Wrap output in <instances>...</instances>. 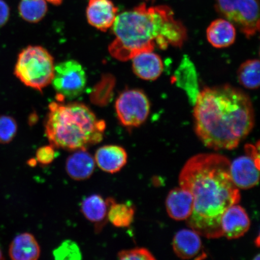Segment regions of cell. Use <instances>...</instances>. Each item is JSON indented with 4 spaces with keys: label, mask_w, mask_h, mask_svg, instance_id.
Returning <instances> with one entry per match:
<instances>
[{
    "label": "cell",
    "mask_w": 260,
    "mask_h": 260,
    "mask_svg": "<svg viewBox=\"0 0 260 260\" xmlns=\"http://www.w3.org/2000/svg\"><path fill=\"white\" fill-rule=\"evenodd\" d=\"M150 102L144 92L139 89L123 91L115 103L117 117L126 128L138 127L147 119Z\"/></svg>",
    "instance_id": "obj_7"
},
{
    "label": "cell",
    "mask_w": 260,
    "mask_h": 260,
    "mask_svg": "<svg viewBox=\"0 0 260 260\" xmlns=\"http://www.w3.org/2000/svg\"><path fill=\"white\" fill-rule=\"evenodd\" d=\"M223 236L228 239H239L248 232L251 220L242 206L235 204L228 209L221 219Z\"/></svg>",
    "instance_id": "obj_10"
},
{
    "label": "cell",
    "mask_w": 260,
    "mask_h": 260,
    "mask_svg": "<svg viewBox=\"0 0 260 260\" xmlns=\"http://www.w3.org/2000/svg\"><path fill=\"white\" fill-rule=\"evenodd\" d=\"M237 77L241 85L248 89H256L259 86V61L246 60L240 65Z\"/></svg>",
    "instance_id": "obj_21"
},
{
    "label": "cell",
    "mask_w": 260,
    "mask_h": 260,
    "mask_svg": "<svg viewBox=\"0 0 260 260\" xmlns=\"http://www.w3.org/2000/svg\"><path fill=\"white\" fill-rule=\"evenodd\" d=\"M54 58L40 46H29L19 54L15 75L25 86L42 91L53 80Z\"/></svg>",
    "instance_id": "obj_5"
},
{
    "label": "cell",
    "mask_w": 260,
    "mask_h": 260,
    "mask_svg": "<svg viewBox=\"0 0 260 260\" xmlns=\"http://www.w3.org/2000/svg\"><path fill=\"white\" fill-rule=\"evenodd\" d=\"M206 34L208 41L213 47L226 48L236 40V27L226 19H217L208 27Z\"/></svg>",
    "instance_id": "obj_19"
},
{
    "label": "cell",
    "mask_w": 260,
    "mask_h": 260,
    "mask_svg": "<svg viewBox=\"0 0 260 260\" xmlns=\"http://www.w3.org/2000/svg\"><path fill=\"white\" fill-rule=\"evenodd\" d=\"M9 253L14 260H37L41 255V248L34 235L24 233L12 240Z\"/></svg>",
    "instance_id": "obj_18"
},
{
    "label": "cell",
    "mask_w": 260,
    "mask_h": 260,
    "mask_svg": "<svg viewBox=\"0 0 260 260\" xmlns=\"http://www.w3.org/2000/svg\"><path fill=\"white\" fill-rule=\"evenodd\" d=\"M10 9L4 0H0V27L5 25L9 20Z\"/></svg>",
    "instance_id": "obj_27"
},
{
    "label": "cell",
    "mask_w": 260,
    "mask_h": 260,
    "mask_svg": "<svg viewBox=\"0 0 260 260\" xmlns=\"http://www.w3.org/2000/svg\"><path fill=\"white\" fill-rule=\"evenodd\" d=\"M95 165V158L87 149H79L68 157L65 169L73 180L83 181L92 176Z\"/></svg>",
    "instance_id": "obj_15"
},
{
    "label": "cell",
    "mask_w": 260,
    "mask_h": 260,
    "mask_svg": "<svg viewBox=\"0 0 260 260\" xmlns=\"http://www.w3.org/2000/svg\"><path fill=\"white\" fill-rule=\"evenodd\" d=\"M0 259H4L1 249H0Z\"/></svg>",
    "instance_id": "obj_29"
},
{
    "label": "cell",
    "mask_w": 260,
    "mask_h": 260,
    "mask_svg": "<svg viewBox=\"0 0 260 260\" xmlns=\"http://www.w3.org/2000/svg\"><path fill=\"white\" fill-rule=\"evenodd\" d=\"M51 83L57 93L58 100L76 99L85 89V71L76 60L64 61L55 66Z\"/></svg>",
    "instance_id": "obj_8"
},
{
    "label": "cell",
    "mask_w": 260,
    "mask_h": 260,
    "mask_svg": "<svg viewBox=\"0 0 260 260\" xmlns=\"http://www.w3.org/2000/svg\"><path fill=\"white\" fill-rule=\"evenodd\" d=\"M18 9L21 17L31 23L41 21L48 11L45 0H21Z\"/></svg>",
    "instance_id": "obj_22"
},
{
    "label": "cell",
    "mask_w": 260,
    "mask_h": 260,
    "mask_svg": "<svg viewBox=\"0 0 260 260\" xmlns=\"http://www.w3.org/2000/svg\"><path fill=\"white\" fill-rule=\"evenodd\" d=\"M81 211L89 222L94 223L96 233L101 232L108 219V204L100 194H93L84 199L81 203Z\"/></svg>",
    "instance_id": "obj_17"
},
{
    "label": "cell",
    "mask_w": 260,
    "mask_h": 260,
    "mask_svg": "<svg viewBox=\"0 0 260 260\" xmlns=\"http://www.w3.org/2000/svg\"><path fill=\"white\" fill-rule=\"evenodd\" d=\"M108 204L107 219L113 226L126 228L132 225L135 215V207L130 203H117L112 198L106 199Z\"/></svg>",
    "instance_id": "obj_20"
},
{
    "label": "cell",
    "mask_w": 260,
    "mask_h": 260,
    "mask_svg": "<svg viewBox=\"0 0 260 260\" xmlns=\"http://www.w3.org/2000/svg\"><path fill=\"white\" fill-rule=\"evenodd\" d=\"M53 145L42 146L36 152V160L42 165L51 164L56 157V151Z\"/></svg>",
    "instance_id": "obj_26"
},
{
    "label": "cell",
    "mask_w": 260,
    "mask_h": 260,
    "mask_svg": "<svg viewBox=\"0 0 260 260\" xmlns=\"http://www.w3.org/2000/svg\"><path fill=\"white\" fill-rule=\"evenodd\" d=\"M118 258L122 260H154V256L144 248L122 250L118 252Z\"/></svg>",
    "instance_id": "obj_25"
},
{
    "label": "cell",
    "mask_w": 260,
    "mask_h": 260,
    "mask_svg": "<svg viewBox=\"0 0 260 260\" xmlns=\"http://www.w3.org/2000/svg\"><path fill=\"white\" fill-rule=\"evenodd\" d=\"M48 108L45 135L54 148L74 151L102 141L106 122L84 104L52 102Z\"/></svg>",
    "instance_id": "obj_4"
},
{
    "label": "cell",
    "mask_w": 260,
    "mask_h": 260,
    "mask_svg": "<svg viewBox=\"0 0 260 260\" xmlns=\"http://www.w3.org/2000/svg\"><path fill=\"white\" fill-rule=\"evenodd\" d=\"M193 118L198 137L207 147L215 150L237 148L255 123L249 95L228 84L207 87L198 93Z\"/></svg>",
    "instance_id": "obj_2"
},
{
    "label": "cell",
    "mask_w": 260,
    "mask_h": 260,
    "mask_svg": "<svg viewBox=\"0 0 260 260\" xmlns=\"http://www.w3.org/2000/svg\"><path fill=\"white\" fill-rule=\"evenodd\" d=\"M94 158L100 170L107 173L115 174L125 167L128 154L122 146L109 145L98 149Z\"/></svg>",
    "instance_id": "obj_14"
},
{
    "label": "cell",
    "mask_w": 260,
    "mask_h": 260,
    "mask_svg": "<svg viewBox=\"0 0 260 260\" xmlns=\"http://www.w3.org/2000/svg\"><path fill=\"white\" fill-rule=\"evenodd\" d=\"M118 11L111 0H90L86 10L87 21L99 30L106 31L112 27Z\"/></svg>",
    "instance_id": "obj_12"
},
{
    "label": "cell",
    "mask_w": 260,
    "mask_h": 260,
    "mask_svg": "<svg viewBox=\"0 0 260 260\" xmlns=\"http://www.w3.org/2000/svg\"><path fill=\"white\" fill-rule=\"evenodd\" d=\"M230 164L218 154H198L188 160L179 175L180 186L189 191L194 199L187 225L207 239L223 236V214L241 199L231 177Z\"/></svg>",
    "instance_id": "obj_1"
},
{
    "label": "cell",
    "mask_w": 260,
    "mask_h": 260,
    "mask_svg": "<svg viewBox=\"0 0 260 260\" xmlns=\"http://www.w3.org/2000/svg\"><path fill=\"white\" fill-rule=\"evenodd\" d=\"M112 27L115 38L109 53L122 61L156 48L181 47L187 37L186 27L167 6L147 7L142 3L116 16Z\"/></svg>",
    "instance_id": "obj_3"
},
{
    "label": "cell",
    "mask_w": 260,
    "mask_h": 260,
    "mask_svg": "<svg viewBox=\"0 0 260 260\" xmlns=\"http://www.w3.org/2000/svg\"><path fill=\"white\" fill-rule=\"evenodd\" d=\"M217 11L248 38L259 29L258 0H216Z\"/></svg>",
    "instance_id": "obj_6"
},
{
    "label": "cell",
    "mask_w": 260,
    "mask_h": 260,
    "mask_svg": "<svg viewBox=\"0 0 260 260\" xmlns=\"http://www.w3.org/2000/svg\"><path fill=\"white\" fill-rule=\"evenodd\" d=\"M47 1L54 5H60L62 3L63 0H47Z\"/></svg>",
    "instance_id": "obj_28"
},
{
    "label": "cell",
    "mask_w": 260,
    "mask_h": 260,
    "mask_svg": "<svg viewBox=\"0 0 260 260\" xmlns=\"http://www.w3.org/2000/svg\"><path fill=\"white\" fill-rule=\"evenodd\" d=\"M172 246L175 254L181 259H200L206 257L200 235L192 229L179 231L174 237Z\"/></svg>",
    "instance_id": "obj_11"
},
{
    "label": "cell",
    "mask_w": 260,
    "mask_h": 260,
    "mask_svg": "<svg viewBox=\"0 0 260 260\" xmlns=\"http://www.w3.org/2000/svg\"><path fill=\"white\" fill-rule=\"evenodd\" d=\"M132 60L133 71L143 80L157 79L164 71L161 57L153 51L143 52L136 55Z\"/></svg>",
    "instance_id": "obj_16"
},
{
    "label": "cell",
    "mask_w": 260,
    "mask_h": 260,
    "mask_svg": "<svg viewBox=\"0 0 260 260\" xmlns=\"http://www.w3.org/2000/svg\"><path fill=\"white\" fill-rule=\"evenodd\" d=\"M259 162L251 156H240L230 164V175L237 188L249 189L259 183Z\"/></svg>",
    "instance_id": "obj_9"
},
{
    "label": "cell",
    "mask_w": 260,
    "mask_h": 260,
    "mask_svg": "<svg viewBox=\"0 0 260 260\" xmlns=\"http://www.w3.org/2000/svg\"><path fill=\"white\" fill-rule=\"evenodd\" d=\"M53 255L56 259H80L81 253L79 246L73 240H66L54 250Z\"/></svg>",
    "instance_id": "obj_24"
},
{
    "label": "cell",
    "mask_w": 260,
    "mask_h": 260,
    "mask_svg": "<svg viewBox=\"0 0 260 260\" xmlns=\"http://www.w3.org/2000/svg\"><path fill=\"white\" fill-rule=\"evenodd\" d=\"M17 131V123L14 118L0 116V144H7L12 141Z\"/></svg>",
    "instance_id": "obj_23"
},
{
    "label": "cell",
    "mask_w": 260,
    "mask_h": 260,
    "mask_svg": "<svg viewBox=\"0 0 260 260\" xmlns=\"http://www.w3.org/2000/svg\"><path fill=\"white\" fill-rule=\"evenodd\" d=\"M193 205L192 194L180 186L171 190L166 200L168 215L175 220H186L192 213Z\"/></svg>",
    "instance_id": "obj_13"
}]
</instances>
